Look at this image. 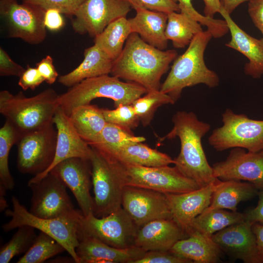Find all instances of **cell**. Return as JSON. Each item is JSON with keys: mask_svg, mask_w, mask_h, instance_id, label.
I'll return each mask as SVG.
<instances>
[{"mask_svg": "<svg viewBox=\"0 0 263 263\" xmlns=\"http://www.w3.org/2000/svg\"><path fill=\"white\" fill-rule=\"evenodd\" d=\"M58 100L59 95L52 88L29 97L22 92L13 95L3 90L0 92V113L22 135L52 122Z\"/></svg>", "mask_w": 263, "mask_h": 263, "instance_id": "277c9868", "label": "cell"}, {"mask_svg": "<svg viewBox=\"0 0 263 263\" xmlns=\"http://www.w3.org/2000/svg\"><path fill=\"white\" fill-rule=\"evenodd\" d=\"M57 131L52 122L44 127L23 134L17 145V169L34 176L45 171L54 159Z\"/></svg>", "mask_w": 263, "mask_h": 263, "instance_id": "9c48e42d", "label": "cell"}, {"mask_svg": "<svg viewBox=\"0 0 263 263\" xmlns=\"http://www.w3.org/2000/svg\"><path fill=\"white\" fill-rule=\"evenodd\" d=\"M28 185L32 192L29 211L34 215L42 218H57L75 216L82 213L74 208L66 186L52 172Z\"/></svg>", "mask_w": 263, "mask_h": 263, "instance_id": "8fae6325", "label": "cell"}, {"mask_svg": "<svg viewBox=\"0 0 263 263\" xmlns=\"http://www.w3.org/2000/svg\"><path fill=\"white\" fill-rule=\"evenodd\" d=\"M191 261L182 258L169 251L151 250L146 251L144 256L134 263H189Z\"/></svg>", "mask_w": 263, "mask_h": 263, "instance_id": "b9f144b4", "label": "cell"}, {"mask_svg": "<svg viewBox=\"0 0 263 263\" xmlns=\"http://www.w3.org/2000/svg\"><path fill=\"white\" fill-rule=\"evenodd\" d=\"M146 252L135 245L126 248L114 247L86 236L81 237L76 248L80 263H134Z\"/></svg>", "mask_w": 263, "mask_h": 263, "instance_id": "7402d4cb", "label": "cell"}, {"mask_svg": "<svg viewBox=\"0 0 263 263\" xmlns=\"http://www.w3.org/2000/svg\"><path fill=\"white\" fill-rule=\"evenodd\" d=\"M252 229L256 237L259 263H263V225L254 223Z\"/></svg>", "mask_w": 263, "mask_h": 263, "instance_id": "681fc988", "label": "cell"}, {"mask_svg": "<svg viewBox=\"0 0 263 263\" xmlns=\"http://www.w3.org/2000/svg\"><path fill=\"white\" fill-rule=\"evenodd\" d=\"M169 251L177 256L197 263H218L222 252L211 237L195 230L177 241Z\"/></svg>", "mask_w": 263, "mask_h": 263, "instance_id": "d4e9b609", "label": "cell"}, {"mask_svg": "<svg viewBox=\"0 0 263 263\" xmlns=\"http://www.w3.org/2000/svg\"><path fill=\"white\" fill-rule=\"evenodd\" d=\"M213 175L222 181H245L263 190V150L246 151L233 148L225 160L212 167Z\"/></svg>", "mask_w": 263, "mask_h": 263, "instance_id": "2e32d148", "label": "cell"}, {"mask_svg": "<svg viewBox=\"0 0 263 263\" xmlns=\"http://www.w3.org/2000/svg\"><path fill=\"white\" fill-rule=\"evenodd\" d=\"M174 103L170 96L159 90L148 92L144 96L134 100L132 105L140 122L145 127L150 124L159 107Z\"/></svg>", "mask_w": 263, "mask_h": 263, "instance_id": "d590c367", "label": "cell"}, {"mask_svg": "<svg viewBox=\"0 0 263 263\" xmlns=\"http://www.w3.org/2000/svg\"><path fill=\"white\" fill-rule=\"evenodd\" d=\"M135 9L141 8L169 14L180 12L178 4L172 0H126Z\"/></svg>", "mask_w": 263, "mask_h": 263, "instance_id": "60d3db41", "label": "cell"}, {"mask_svg": "<svg viewBox=\"0 0 263 263\" xmlns=\"http://www.w3.org/2000/svg\"><path fill=\"white\" fill-rule=\"evenodd\" d=\"M258 196L259 201L257 206L245 213V220L253 224L258 223L263 225V190H260Z\"/></svg>", "mask_w": 263, "mask_h": 263, "instance_id": "c3c4849f", "label": "cell"}, {"mask_svg": "<svg viewBox=\"0 0 263 263\" xmlns=\"http://www.w3.org/2000/svg\"><path fill=\"white\" fill-rule=\"evenodd\" d=\"M188 236L173 219L150 222L138 229L134 245L145 251H169L179 240Z\"/></svg>", "mask_w": 263, "mask_h": 263, "instance_id": "44dd1931", "label": "cell"}, {"mask_svg": "<svg viewBox=\"0 0 263 263\" xmlns=\"http://www.w3.org/2000/svg\"><path fill=\"white\" fill-rule=\"evenodd\" d=\"M50 172L57 176L71 190L84 216L93 214L94 199L90 193L93 184L89 160L70 158L58 163Z\"/></svg>", "mask_w": 263, "mask_h": 263, "instance_id": "e0dca14e", "label": "cell"}, {"mask_svg": "<svg viewBox=\"0 0 263 263\" xmlns=\"http://www.w3.org/2000/svg\"><path fill=\"white\" fill-rule=\"evenodd\" d=\"M12 209L7 210L5 213L11 219L2 225L4 231L24 225L32 226L54 238L64 247L75 263H80L76 248L79 243L80 222L83 215L82 213L75 216L42 218L32 214L15 196L12 198Z\"/></svg>", "mask_w": 263, "mask_h": 263, "instance_id": "52a82bcc", "label": "cell"}, {"mask_svg": "<svg viewBox=\"0 0 263 263\" xmlns=\"http://www.w3.org/2000/svg\"><path fill=\"white\" fill-rule=\"evenodd\" d=\"M177 57L176 50H160L132 33L127 38L120 55L113 61L111 74L137 83L148 92L159 91L162 75Z\"/></svg>", "mask_w": 263, "mask_h": 263, "instance_id": "6da1fadb", "label": "cell"}, {"mask_svg": "<svg viewBox=\"0 0 263 263\" xmlns=\"http://www.w3.org/2000/svg\"><path fill=\"white\" fill-rule=\"evenodd\" d=\"M113 158L126 165L156 167L174 164V159L169 155L150 148L142 142L125 146L117 151Z\"/></svg>", "mask_w": 263, "mask_h": 263, "instance_id": "f1b7e54d", "label": "cell"}, {"mask_svg": "<svg viewBox=\"0 0 263 263\" xmlns=\"http://www.w3.org/2000/svg\"><path fill=\"white\" fill-rule=\"evenodd\" d=\"M221 182L217 179L206 186L184 193H165L172 219L187 235L194 219L210 205L213 193Z\"/></svg>", "mask_w": 263, "mask_h": 263, "instance_id": "ffe728a7", "label": "cell"}, {"mask_svg": "<svg viewBox=\"0 0 263 263\" xmlns=\"http://www.w3.org/2000/svg\"><path fill=\"white\" fill-rule=\"evenodd\" d=\"M132 33L128 19L126 17L120 18L110 23L101 33L95 37L94 44L113 61L121 53Z\"/></svg>", "mask_w": 263, "mask_h": 263, "instance_id": "f546056e", "label": "cell"}, {"mask_svg": "<svg viewBox=\"0 0 263 263\" xmlns=\"http://www.w3.org/2000/svg\"><path fill=\"white\" fill-rule=\"evenodd\" d=\"M91 148L89 160L94 194L93 214L100 218L122 207L126 186V168L117 159Z\"/></svg>", "mask_w": 263, "mask_h": 263, "instance_id": "8992f818", "label": "cell"}, {"mask_svg": "<svg viewBox=\"0 0 263 263\" xmlns=\"http://www.w3.org/2000/svg\"><path fill=\"white\" fill-rule=\"evenodd\" d=\"M248 12L255 26L263 35V0H248Z\"/></svg>", "mask_w": 263, "mask_h": 263, "instance_id": "bcb514c9", "label": "cell"}, {"mask_svg": "<svg viewBox=\"0 0 263 263\" xmlns=\"http://www.w3.org/2000/svg\"><path fill=\"white\" fill-rule=\"evenodd\" d=\"M212 38L208 30L200 32L193 38L186 51L174 60L160 89L174 102L186 87L203 84L214 88L219 85L218 75L208 69L204 61L205 51Z\"/></svg>", "mask_w": 263, "mask_h": 263, "instance_id": "3957f363", "label": "cell"}, {"mask_svg": "<svg viewBox=\"0 0 263 263\" xmlns=\"http://www.w3.org/2000/svg\"><path fill=\"white\" fill-rule=\"evenodd\" d=\"M113 60L109 58L96 45L84 51L82 62L71 72L60 75L58 81L71 87L82 80L111 74Z\"/></svg>", "mask_w": 263, "mask_h": 263, "instance_id": "484cf974", "label": "cell"}, {"mask_svg": "<svg viewBox=\"0 0 263 263\" xmlns=\"http://www.w3.org/2000/svg\"><path fill=\"white\" fill-rule=\"evenodd\" d=\"M260 40H261V41L262 44H263V38H262L261 39H260Z\"/></svg>", "mask_w": 263, "mask_h": 263, "instance_id": "f5cc1de1", "label": "cell"}, {"mask_svg": "<svg viewBox=\"0 0 263 263\" xmlns=\"http://www.w3.org/2000/svg\"><path fill=\"white\" fill-rule=\"evenodd\" d=\"M36 68L45 81L49 84L54 83L58 76V74L53 64V59L49 55L37 63Z\"/></svg>", "mask_w": 263, "mask_h": 263, "instance_id": "f6af8a7d", "label": "cell"}, {"mask_svg": "<svg viewBox=\"0 0 263 263\" xmlns=\"http://www.w3.org/2000/svg\"><path fill=\"white\" fill-rule=\"evenodd\" d=\"M57 131L55 155L51 166L42 173L34 176L28 184L40 180L58 163L72 157L90 159L92 148L78 134L69 117L59 107L53 119Z\"/></svg>", "mask_w": 263, "mask_h": 263, "instance_id": "ac0fdd59", "label": "cell"}, {"mask_svg": "<svg viewBox=\"0 0 263 263\" xmlns=\"http://www.w3.org/2000/svg\"><path fill=\"white\" fill-rule=\"evenodd\" d=\"M220 14L226 21L231 39L225 45L243 54L249 61L244 67L246 75L255 78L263 75V44L243 31L233 21L230 14L222 8Z\"/></svg>", "mask_w": 263, "mask_h": 263, "instance_id": "603a6c76", "label": "cell"}, {"mask_svg": "<svg viewBox=\"0 0 263 263\" xmlns=\"http://www.w3.org/2000/svg\"><path fill=\"white\" fill-rule=\"evenodd\" d=\"M205 7L204 15L206 17L213 18L214 15L220 12L223 6L221 0H203Z\"/></svg>", "mask_w": 263, "mask_h": 263, "instance_id": "f907efd6", "label": "cell"}, {"mask_svg": "<svg viewBox=\"0 0 263 263\" xmlns=\"http://www.w3.org/2000/svg\"><path fill=\"white\" fill-rule=\"evenodd\" d=\"M21 136L18 129L7 120L0 129V192L6 193L15 187L9 169L8 159L12 147L17 143Z\"/></svg>", "mask_w": 263, "mask_h": 263, "instance_id": "836d02e7", "label": "cell"}, {"mask_svg": "<svg viewBox=\"0 0 263 263\" xmlns=\"http://www.w3.org/2000/svg\"><path fill=\"white\" fill-rule=\"evenodd\" d=\"M248 0H221L223 8L229 14H231L241 4Z\"/></svg>", "mask_w": 263, "mask_h": 263, "instance_id": "816d5d0a", "label": "cell"}, {"mask_svg": "<svg viewBox=\"0 0 263 263\" xmlns=\"http://www.w3.org/2000/svg\"><path fill=\"white\" fill-rule=\"evenodd\" d=\"M145 140L143 136H135L132 130L107 123L97 138L89 145L101 153L113 158L117 151L125 146L135 142H143Z\"/></svg>", "mask_w": 263, "mask_h": 263, "instance_id": "4dcf8cb0", "label": "cell"}, {"mask_svg": "<svg viewBox=\"0 0 263 263\" xmlns=\"http://www.w3.org/2000/svg\"><path fill=\"white\" fill-rule=\"evenodd\" d=\"M138 227L123 208L97 217L92 213L82 216L80 222L79 240L83 236L94 238L110 246L126 248L134 245Z\"/></svg>", "mask_w": 263, "mask_h": 263, "instance_id": "30bf717a", "label": "cell"}, {"mask_svg": "<svg viewBox=\"0 0 263 263\" xmlns=\"http://www.w3.org/2000/svg\"><path fill=\"white\" fill-rule=\"evenodd\" d=\"M172 0L178 4L180 12L189 16L201 25L206 26L212 37L220 38L229 31L227 24L224 19H217L202 15L194 8L191 0Z\"/></svg>", "mask_w": 263, "mask_h": 263, "instance_id": "74e56055", "label": "cell"}, {"mask_svg": "<svg viewBox=\"0 0 263 263\" xmlns=\"http://www.w3.org/2000/svg\"><path fill=\"white\" fill-rule=\"evenodd\" d=\"M65 250L64 247L54 238L40 232L30 248L17 263H41Z\"/></svg>", "mask_w": 263, "mask_h": 263, "instance_id": "e575fe53", "label": "cell"}, {"mask_svg": "<svg viewBox=\"0 0 263 263\" xmlns=\"http://www.w3.org/2000/svg\"><path fill=\"white\" fill-rule=\"evenodd\" d=\"M119 79L105 75L84 79L59 95V107L69 116L76 107L89 104L97 98L112 99L116 108L132 104L148 93L145 88L137 83L125 82Z\"/></svg>", "mask_w": 263, "mask_h": 263, "instance_id": "5b68a950", "label": "cell"}, {"mask_svg": "<svg viewBox=\"0 0 263 263\" xmlns=\"http://www.w3.org/2000/svg\"><path fill=\"white\" fill-rule=\"evenodd\" d=\"M61 13L57 10L49 9L45 11L44 23L45 27L51 31H57L65 25Z\"/></svg>", "mask_w": 263, "mask_h": 263, "instance_id": "7dc6e473", "label": "cell"}, {"mask_svg": "<svg viewBox=\"0 0 263 263\" xmlns=\"http://www.w3.org/2000/svg\"><path fill=\"white\" fill-rule=\"evenodd\" d=\"M126 0H85L72 16L75 32L95 38L113 21L126 17L131 10Z\"/></svg>", "mask_w": 263, "mask_h": 263, "instance_id": "5bb4252c", "label": "cell"}, {"mask_svg": "<svg viewBox=\"0 0 263 263\" xmlns=\"http://www.w3.org/2000/svg\"><path fill=\"white\" fill-rule=\"evenodd\" d=\"M43 9L17 0H0V14L8 27V37L31 44L43 42L46 37Z\"/></svg>", "mask_w": 263, "mask_h": 263, "instance_id": "4fadbf2b", "label": "cell"}, {"mask_svg": "<svg viewBox=\"0 0 263 263\" xmlns=\"http://www.w3.org/2000/svg\"><path fill=\"white\" fill-rule=\"evenodd\" d=\"M85 0H22L23 2L38 6L45 10L55 9L62 14L72 17Z\"/></svg>", "mask_w": 263, "mask_h": 263, "instance_id": "ab89813d", "label": "cell"}, {"mask_svg": "<svg viewBox=\"0 0 263 263\" xmlns=\"http://www.w3.org/2000/svg\"><path fill=\"white\" fill-rule=\"evenodd\" d=\"M102 110L107 123L128 130L136 128L140 122L132 104L121 105L114 110L102 108Z\"/></svg>", "mask_w": 263, "mask_h": 263, "instance_id": "f35d334b", "label": "cell"}, {"mask_svg": "<svg viewBox=\"0 0 263 263\" xmlns=\"http://www.w3.org/2000/svg\"><path fill=\"white\" fill-rule=\"evenodd\" d=\"M18 230L10 240L0 250V263H8L16 256L25 253L33 244L37 236L34 227L24 225Z\"/></svg>", "mask_w": 263, "mask_h": 263, "instance_id": "8d00e7d4", "label": "cell"}, {"mask_svg": "<svg viewBox=\"0 0 263 263\" xmlns=\"http://www.w3.org/2000/svg\"><path fill=\"white\" fill-rule=\"evenodd\" d=\"M253 224L245 220L217 232L211 237L228 256L245 263H259Z\"/></svg>", "mask_w": 263, "mask_h": 263, "instance_id": "d6986e66", "label": "cell"}, {"mask_svg": "<svg viewBox=\"0 0 263 263\" xmlns=\"http://www.w3.org/2000/svg\"><path fill=\"white\" fill-rule=\"evenodd\" d=\"M245 214L229 211L225 209H215L204 211L193 221L187 235L195 230L211 237L214 233L233 224L245 220Z\"/></svg>", "mask_w": 263, "mask_h": 263, "instance_id": "1f68e13d", "label": "cell"}, {"mask_svg": "<svg viewBox=\"0 0 263 263\" xmlns=\"http://www.w3.org/2000/svg\"><path fill=\"white\" fill-rule=\"evenodd\" d=\"M173 126L163 138L178 137L181 149L174 159L175 166L185 175L193 179L200 188L216 180L203 148L202 140L210 125L200 121L193 112L178 111L173 116Z\"/></svg>", "mask_w": 263, "mask_h": 263, "instance_id": "7a4b0ae2", "label": "cell"}, {"mask_svg": "<svg viewBox=\"0 0 263 263\" xmlns=\"http://www.w3.org/2000/svg\"><path fill=\"white\" fill-rule=\"evenodd\" d=\"M223 125L213 131L209 144L216 151L240 148L252 152L263 150V120L236 114L227 109L222 115Z\"/></svg>", "mask_w": 263, "mask_h": 263, "instance_id": "ba28073f", "label": "cell"}, {"mask_svg": "<svg viewBox=\"0 0 263 263\" xmlns=\"http://www.w3.org/2000/svg\"><path fill=\"white\" fill-rule=\"evenodd\" d=\"M19 78L18 84L24 91L35 90L45 81L36 67L29 66H27Z\"/></svg>", "mask_w": 263, "mask_h": 263, "instance_id": "ee69618b", "label": "cell"}, {"mask_svg": "<svg viewBox=\"0 0 263 263\" xmlns=\"http://www.w3.org/2000/svg\"><path fill=\"white\" fill-rule=\"evenodd\" d=\"M25 69L13 60L8 53L0 47V75L20 77Z\"/></svg>", "mask_w": 263, "mask_h": 263, "instance_id": "7bdbcfd3", "label": "cell"}, {"mask_svg": "<svg viewBox=\"0 0 263 263\" xmlns=\"http://www.w3.org/2000/svg\"><path fill=\"white\" fill-rule=\"evenodd\" d=\"M135 16L128 19L132 32L137 34L146 42L160 50L168 47L165 36L168 14L137 8Z\"/></svg>", "mask_w": 263, "mask_h": 263, "instance_id": "cb8c5ba5", "label": "cell"}, {"mask_svg": "<svg viewBox=\"0 0 263 263\" xmlns=\"http://www.w3.org/2000/svg\"><path fill=\"white\" fill-rule=\"evenodd\" d=\"M69 117L77 132L89 144L95 141L107 123L102 108L90 104L76 107Z\"/></svg>", "mask_w": 263, "mask_h": 263, "instance_id": "83f0119b", "label": "cell"}, {"mask_svg": "<svg viewBox=\"0 0 263 263\" xmlns=\"http://www.w3.org/2000/svg\"><path fill=\"white\" fill-rule=\"evenodd\" d=\"M122 207L138 228L155 220L172 219L166 194L151 189L126 186Z\"/></svg>", "mask_w": 263, "mask_h": 263, "instance_id": "9a60e30c", "label": "cell"}, {"mask_svg": "<svg viewBox=\"0 0 263 263\" xmlns=\"http://www.w3.org/2000/svg\"><path fill=\"white\" fill-rule=\"evenodd\" d=\"M124 165L126 186L172 194L184 193L200 188L195 181L185 175L175 166L147 167Z\"/></svg>", "mask_w": 263, "mask_h": 263, "instance_id": "7c38bea8", "label": "cell"}, {"mask_svg": "<svg viewBox=\"0 0 263 263\" xmlns=\"http://www.w3.org/2000/svg\"><path fill=\"white\" fill-rule=\"evenodd\" d=\"M259 192L254 185L248 182L222 181L213 193L210 205L203 212L215 209L237 211V206L241 202L255 197Z\"/></svg>", "mask_w": 263, "mask_h": 263, "instance_id": "4316f807", "label": "cell"}, {"mask_svg": "<svg viewBox=\"0 0 263 263\" xmlns=\"http://www.w3.org/2000/svg\"><path fill=\"white\" fill-rule=\"evenodd\" d=\"M203 31L199 22L185 14L177 12L168 14L165 36L175 48L188 45L193 38Z\"/></svg>", "mask_w": 263, "mask_h": 263, "instance_id": "d6a6232c", "label": "cell"}]
</instances>
